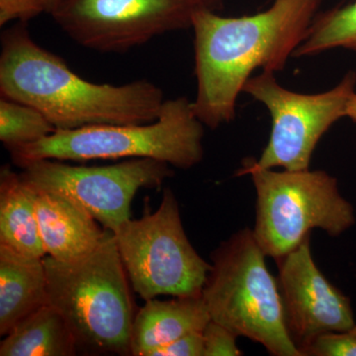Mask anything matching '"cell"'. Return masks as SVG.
Segmentation results:
<instances>
[{"instance_id":"obj_1","label":"cell","mask_w":356,"mask_h":356,"mask_svg":"<svg viewBox=\"0 0 356 356\" xmlns=\"http://www.w3.org/2000/svg\"><path fill=\"white\" fill-rule=\"evenodd\" d=\"M323 0H273L266 10L222 17L212 9L194 15L197 95L194 113L217 129L233 121L236 102L255 70L281 72L305 39Z\"/></svg>"},{"instance_id":"obj_2","label":"cell","mask_w":356,"mask_h":356,"mask_svg":"<svg viewBox=\"0 0 356 356\" xmlns=\"http://www.w3.org/2000/svg\"><path fill=\"white\" fill-rule=\"evenodd\" d=\"M0 93L38 109L57 130L151 123L165 102L161 88L146 79L112 86L81 79L39 46L23 22L2 33Z\"/></svg>"},{"instance_id":"obj_3","label":"cell","mask_w":356,"mask_h":356,"mask_svg":"<svg viewBox=\"0 0 356 356\" xmlns=\"http://www.w3.org/2000/svg\"><path fill=\"white\" fill-rule=\"evenodd\" d=\"M49 304L64 316L77 348L131 355L135 312L130 281L113 232L96 250L63 261L44 257Z\"/></svg>"},{"instance_id":"obj_4","label":"cell","mask_w":356,"mask_h":356,"mask_svg":"<svg viewBox=\"0 0 356 356\" xmlns=\"http://www.w3.org/2000/svg\"><path fill=\"white\" fill-rule=\"evenodd\" d=\"M204 124L187 97L165 100L156 121L134 125H92L57 130L34 144L9 152L22 168L40 159H154L188 170L204 156Z\"/></svg>"},{"instance_id":"obj_5","label":"cell","mask_w":356,"mask_h":356,"mask_svg":"<svg viewBox=\"0 0 356 356\" xmlns=\"http://www.w3.org/2000/svg\"><path fill=\"white\" fill-rule=\"evenodd\" d=\"M211 257L202 289L211 320L261 344L271 355L301 356L288 334L277 280L254 231L234 234Z\"/></svg>"},{"instance_id":"obj_6","label":"cell","mask_w":356,"mask_h":356,"mask_svg":"<svg viewBox=\"0 0 356 356\" xmlns=\"http://www.w3.org/2000/svg\"><path fill=\"white\" fill-rule=\"evenodd\" d=\"M250 175L257 191L255 238L266 257L278 261L321 229L337 236L355 222L336 177L324 170L276 172L248 158L236 175Z\"/></svg>"},{"instance_id":"obj_7","label":"cell","mask_w":356,"mask_h":356,"mask_svg":"<svg viewBox=\"0 0 356 356\" xmlns=\"http://www.w3.org/2000/svg\"><path fill=\"white\" fill-rule=\"evenodd\" d=\"M114 235L131 287L140 298L202 294L211 266L189 242L172 189L163 191L156 212L129 219Z\"/></svg>"},{"instance_id":"obj_8","label":"cell","mask_w":356,"mask_h":356,"mask_svg":"<svg viewBox=\"0 0 356 356\" xmlns=\"http://www.w3.org/2000/svg\"><path fill=\"white\" fill-rule=\"evenodd\" d=\"M356 72H348L334 88L303 95L283 88L275 72H264L248 79L243 92L261 102L271 117L268 143L257 165L289 172L310 170L318 140L339 119L346 117L355 92Z\"/></svg>"},{"instance_id":"obj_9","label":"cell","mask_w":356,"mask_h":356,"mask_svg":"<svg viewBox=\"0 0 356 356\" xmlns=\"http://www.w3.org/2000/svg\"><path fill=\"white\" fill-rule=\"evenodd\" d=\"M222 0H58L51 17L89 50L123 53L165 33L191 28L203 9Z\"/></svg>"},{"instance_id":"obj_10","label":"cell","mask_w":356,"mask_h":356,"mask_svg":"<svg viewBox=\"0 0 356 356\" xmlns=\"http://www.w3.org/2000/svg\"><path fill=\"white\" fill-rule=\"evenodd\" d=\"M21 168V177L37 191L67 196L113 233L131 219V205L140 189L159 188L173 175L168 163L154 159H129L104 166L40 159Z\"/></svg>"},{"instance_id":"obj_11","label":"cell","mask_w":356,"mask_h":356,"mask_svg":"<svg viewBox=\"0 0 356 356\" xmlns=\"http://www.w3.org/2000/svg\"><path fill=\"white\" fill-rule=\"evenodd\" d=\"M276 261L288 334L300 353L323 334L355 327L350 298L325 277L314 261L310 236Z\"/></svg>"},{"instance_id":"obj_12","label":"cell","mask_w":356,"mask_h":356,"mask_svg":"<svg viewBox=\"0 0 356 356\" xmlns=\"http://www.w3.org/2000/svg\"><path fill=\"white\" fill-rule=\"evenodd\" d=\"M37 192V219L46 255L58 261H74L98 248L107 229L95 217L67 196Z\"/></svg>"},{"instance_id":"obj_13","label":"cell","mask_w":356,"mask_h":356,"mask_svg":"<svg viewBox=\"0 0 356 356\" xmlns=\"http://www.w3.org/2000/svg\"><path fill=\"white\" fill-rule=\"evenodd\" d=\"M210 320L202 294L175 297L168 301L147 300L134 318L131 355L149 356L156 348L185 334L203 332Z\"/></svg>"},{"instance_id":"obj_14","label":"cell","mask_w":356,"mask_h":356,"mask_svg":"<svg viewBox=\"0 0 356 356\" xmlns=\"http://www.w3.org/2000/svg\"><path fill=\"white\" fill-rule=\"evenodd\" d=\"M44 259V257H43ZM41 257L0 245V334L49 304L48 280Z\"/></svg>"},{"instance_id":"obj_15","label":"cell","mask_w":356,"mask_h":356,"mask_svg":"<svg viewBox=\"0 0 356 356\" xmlns=\"http://www.w3.org/2000/svg\"><path fill=\"white\" fill-rule=\"evenodd\" d=\"M38 192L13 172L0 170V245L29 257H46L36 213Z\"/></svg>"},{"instance_id":"obj_16","label":"cell","mask_w":356,"mask_h":356,"mask_svg":"<svg viewBox=\"0 0 356 356\" xmlns=\"http://www.w3.org/2000/svg\"><path fill=\"white\" fill-rule=\"evenodd\" d=\"M76 351L67 321L50 304L23 318L0 344L1 356H70Z\"/></svg>"},{"instance_id":"obj_17","label":"cell","mask_w":356,"mask_h":356,"mask_svg":"<svg viewBox=\"0 0 356 356\" xmlns=\"http://www.w3.org/2000/svg\"><path fill=\"white\" fill-rule=\"evenodd\" d=\"M337 48L356 53V0L318 13L293 58L313 57Z\"/></svg>"},{"instance_id":"obj_18","label":"cell","mask_w":356,"mask_h":356,"mask_svg":"<svg viewBox=\"0 0 356 356\" xmlns=\"http://www.w3.org/2000/svg\"><path fill=\"white\" fill-rule=\"evenodd\" d=\"M57 129L38 109L9 98H0V140L9 152L34 144Z\"/></svg>"},{"instance_id":"obj_19","label":"cell","mask_w":356,"mask_h":356,"mask_svg":"<svg viewBox=\"0 0 356 356\" xmlns=\"http://www.w3.org/2000/svg\"><path fill=\"white\" fill-rule=\"evenodd\" d=\"M301 356H356V325L317 337L301 350Z\"/></svg>"},{"instance_id":"obj_20","label":"cell","mask_w":356,"mask_h":356,"mask_svg":"<svg viewBox=\"0 0 356 356\" xmlns=\"http://www.w3.org/2000/svg\"><path fill=\"white\" fill-rule=\"evenodd\" d=\"M204 356H238L242 351L236 346V337L224 325L214 321L204 327Z\"/></svg>"},{"instance_id":"obj_21","label":"cell","mask_w":356,"mask_h":356,"mask_svg":"<svg viewBox=\"0 0 356 356\" xmlns=\"http://www.w3.org/2000/svg\"><path fill=\"white\" fill-rule=\"evenodd\" d=\"M48 10V0H0V25L14 20L26 23Z\"/></svg>"},{"instance_id":"obj_22","label":"cell","mask_w":356,"mask_h":356,"mask_svg":"<svg viewBox=\"0 0 356 356\" xmlns=\"http://www.w3.org/2000/svg\"><path fill=\"white\" fill-rule=\"evenodd\" d=\"M149 356H204L202 332H193L154 350Z\"/></svg>"},{"instance_id":"obj_23","label":"cell","mask_w":356,"mask_h":356,"mask_svg":"<svg viewBox=\"0 0 356 356\" xmlns=\"http://www.w3.org/2000/svg\"><path fill=\"white\" fill-rule=\"evenodd\" d=\"M346 117H348L350 120L356 123V91L351 96L350 102H348Z\"/></svg>"},{"instance_id":"obj_24","label":"cell","mask_w":356,"mask_h":356,"mask_svg":"<svg viewBox=\"0 0 356 356\" xmlns=\"http://www.w3.org/2000/svg\"><path fill=\"white\" fill-rule=\"evenodd\" d=\"M58 0H48V10H47V13H51V11L53 10L54 7L58 3Z\"/></svg>"}]
</instances>
